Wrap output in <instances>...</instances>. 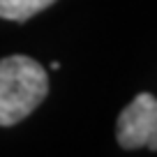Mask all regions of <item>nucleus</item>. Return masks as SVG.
<instances>
[{
	"instance_id": "1",
	"label": "nucleus",
	"mask_w": 157,
	"mask_h": 157,
	"mask_svg": "<svg viewBox=\"0 0 157 157\" xmlns=\"http://www.w3.org/2000/svg\"><path fill=\"white\" fill-rule=\"evenodd\" d=\"M49 93V74L28 56L0 60V127H12L28 118Z\"/></svg>"
},
{
	"instance_id": "2",
	"label": "nucleus",
	"mask_w": 157,
	"mask_h": 157,
	"mask_svg": "<svg viewBox=\"0 0 157 157\" xmlns=\"http://www.w3.org/2000/svg\"><path fill=\"white\" fill-rule=\"evenodd\" d=\"M116 139L125 150L150 148L157 152V99L150 93H139L120 111Z\"/></svg>"
},
{
	"instance_id": "3",
	"label": "nucleus",
	"mask_w": 157,
	"mask_h": 157,
	"mask_svg": "<svg viewBox=\"0 0 157 157\" xmlns=\"http://www.w3.org/2000/svg\"><path fill=\"white\" fill-rule=\"evenodd\" d=\"M56 0H0V19L7 21H23L33 19L35 14L44 12Z\"/></svg>"
}]
</instances>
